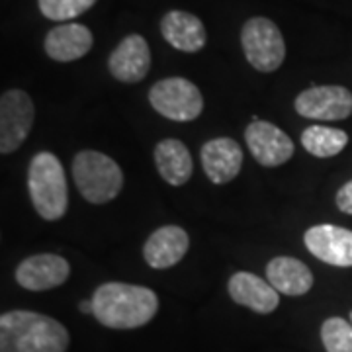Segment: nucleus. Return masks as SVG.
I'll return each mask as SVG.
<instances>
[{
  "label": "nucleus",
  "mask_w": 352,
  "mask_h": 352,
  "mask_svg": "<svg viewBox=\"0 0 352 352\" xmlns=\"http://www.w3.org/2000/svg\"><path fill=\"white\" fill-rule=\"evenodd\" d=\"M201 166L214 184H227L239 175L243 166V149L231 138H217L204 143L200 151Z\"/></svg>",
  "instance_id": "13"
},
{
  "label": "nucleus",
  "mask_w": 352,
  "mask_h": 352,
  "mask_svg": "<svg viewBox=\"0 0 352 352\" xmlns=\"http://www.w3.org/2000/svg\"><path fill=\"white\" fill-rule=\"evenodd\" d=\"M294 108L307 120L339 122L352 113V92L337 85L311 87L298 94Z\"/></svg>",
  "instance_id": "8"
},
{
  "label": "nucleus",
  "mask_w": 352,
  "mask_h": 352,
  "mask_svg": "<svg viewBox=\"0 0 352 352\" xmlns=\"http://www.w3.org/2000/svg\"><path fill=\"white\" fill-rule=\"evenodd\" d=\"M155 164L166 184L182 186L186 184L194 170L188 147L178 139H163L155 147Z\"/></svg>",
  "instance_id": "19"
},
{
  "label": "nucleus",
  "mask_w": 352,
  "mask_h": 352,
  "mask_svg": "<svg viewBox=\"0 0 352 352\" xmlns=\"http://www.w3.org/2000/svg\"><path fill=\"white\" fill-rule=\"evenodd\" d=\"M92 315L108 329H139L159 311V298L153 289L124 282H106L96 288Z\"/></svg>",
  "instance_id": "1"
},
{
  "label": "nucleus",
  "mask_w": 352,
  "mask_h": 352,
  "mask_svg": "<svg viewBox=\"0 0 352 352\" xmlns=\"http://www.w3.org/2000/svg\"><path fill=\"white\" fill-rule=\"evenodd\" d=\"M188 233L178 226H164L153 231L143 247V258L151 268L164 270L178 264L188 252Z\"/></svg>",
  "instance_id": "14"
},
{
  "label": "nucleus",
  "mask_w": 352,
  "mask_h": 352,
  "mask_svg": "<svg viewBox=\"0 0 352 352\" xmlns=\"http://www.w3.org/2000/svg\"><path fill=\"white\" fill-rule=\"evenodd\" d=\"M78 307H80V314H85V315L92 314V300H88V302H80Z\"/></svg>",
  "instance_id": "24"
},
{
  "label": "nucleus",
  "mask_w": 352,
  "mask_h": 352,
  "mask_svg": "<svg viewBox=\"0 0 352 352\" xmlns=\"http://www.w3.org/2000/svg\"><path fill=\"white\" fill-rule=\"evenodd\" d=\"M71 276V264L67 258L43 252L28 256L16 268V282L30 292H45L63 286Z\"/></svg>",
  "instance_id": "11"
},
{
  "label": "nucleus",
  "mask_w": 352,
  "mask_h": 352,
  "mask_svg": "<svg viewBox=\"0 0 352 352\" xmlns=\"http://www.w3.org/2000/svg\"><path fill=\"white\" fill-rule=\"evenodd\" d=\"M92 32L87 25L69 22L63 25H55L45 36L43 47L53 61L59 63H71L80 57H85L92 50Z\"/></svg>",
  "instance_id": "16"
},
{
  "label": "nucleus",
  "mask_w": 352,
  "mask_h": 352,
  "mask_svg": "<svg viewBox=\"0 0 352 352\" xmlns=\"http://www.w3.org/2000/svg\"><path fill=\"white\" fill-rule=\"evenodd\" d=\"M36 108L30 94L24 90H6L0 98V153L10 155L14 153L34 126Z\"/></svg>",
  "instance_id": "7"
},
{
  "label": "nucleus",
  "mask_w": 352,
  "mask_h": 352,
  "mask_svg": "<svg viewBox=\"0 0 352 352\" xmlns=\"http://www.w3.org/2000/svg\"><path fill=\"white\" fill-rule=\"evenodd\" d=\"M73 178L80 196L90 204H108L124 188V173L112 157L100 151H80L73 161Z\"/></svg>",
  "instance_id": "4"
},
{
  "label": "nucleus",
  "mask_w": 352,
  "mask_h": 352,
  "mask_svg": "<svg viewBox=\"0 0 352 352\" xmlns=\"http://www.w3.org/2000/svg\"><path fill=\"white\" fill-rule=\"evenodd\" d=\"M335 201H337V208L342 214L352 215V180L340 186L337 196H335Z\"/></svg>",
  "instance_id": "23"
},
{
  "label": "nucleus",
  "mask_w": 352,
  "mask_h": 352,
  "mask_svg": "<svg viewBox=\"0 0 352 352\" xmlns=\"http://www.w3.org/2000/svg\"><path fill=\"white\" fill-rule=\"evenodd\" d=\"M241 45L247 61L261 73H274L286 59V41L272 20L256 16L241 30Z\"/></svg>",
  "instance_id": "5"
},
{
  "label": "nucleus",
  "mask_w": 352,
  "mask_h": 352,
  "mask_svg": "<svg viewBox=\"0 0 352 352\" xmlns=\"http://www.w3.org/2000/svg\"><path fill=\"white\" fill-rule=\"evenodd\" d=\"M149 102L163 118L173 122H192L204 110L200 88L182 76H170L155 82L149 90Z\"/></svg>",
  "instance_id": "6"
},
{
  "label": "nucleus",
  "mask_w": 352,
  "mask_h": 352,
  "mask_svg": "<svg viewBox=\"0 0 352 352\" xmlns=\"http://www.w3.org/2000/svg\"><path fill=\"white\" fill-rule=\"evenodd\" d=\"M69 331L50 315L14 309L0 315V352H67Z\"/></svg>",
  "instance_id": "2"
},
{
  "label": "nucleus",
  "mask_w": 352,
  "mask_h": 352,
  "mask_svg": "<svg viewBox=\"0 0 352 352\" xmlns=\"http://www.w3.org/2000/svg\"><path fill=\"white\" fill-rule=\"evenodd\" d=\"M321 340L327 352H352V323L342 317H329L321 325Z\"/></svg>",
  "instance_id": "21"
},
{
  "label": "nucleus",
  "mask_w": 352,
  "mask_h": 352,
  "mask_svg": "<svg viewBox=\"0 0 352 352\" xmlns=\"http://www.w3.org/2000/svg\"><path fill=\"white\" fill-rule=\"evenodd\" d=\"M245 141L254 161L263 166H280L294 157V143L288 133L264 120H252L245 131Z\"/></svg>",
  "instance_id": "9"
},
{
  "label": "nucleus",
  "mask_w": 352,
  "mask_h": 352,
  "mask_svg": "<svg viewBox=\"0 0 352 352\" xmlns=\"http://www.w3.org/2000/svg\"><path fill=\"white\" fill-rule=\"evenodd\" d=\"M96 4V0H38L39 12L53 22H71Z\"/></svg>",
  "instance_id": "22"
},
{
  "label": "nucleus",
  "mask_w": 352,
  "mask_h": 352,
  "mask_svg": "<svg viewBox=\"0 0 352 352\" xmlns=\"http://www.w3.org/2000/svg\"><path fill=\"white\" fill-rule=\"evenodd\" d=\"M351 323H352V311H351Z\"/></svg>",
  "instance_id": "25"
},
{
  "label": "nucleus",
  "mask_w": 352,
  "mask_h": 352,
  "mask_svg": "<svg viewBox=\"0 0 352 352\" xmlns=\"http://www.w3.org/2000/svg\"><path fill=\"white\" fill-rule=\"evenodd\" d=\"M28 192L39 217L57 221L67 214L69 188L61 161L53 153H38L28 166Z\"/></svg>",
  "instance_id": "3"
},
{
  "label": "nucleus",
  "mask_w": 352,
  "mask_h": 352,
  "mask_svg": "<svg viewBox=\"0 0 352 352\" xmlns=\"http://www.w3.org/2000/svg\"><path fill=\"white\" fill-rule=\"evenodd\" d=\"M305 249L331 266L349 268L352 266V231L331 223L309 227L303 233Z\"/></svg>",
  "instance_id": "10"
},
{
  "label": "nucleus",
  "mask_w": 352,
  "mask_h": 352,
  "mask_svg": "<svg viewBox=\"0 0 352 352\" xmlns=\"http://www.w3.org/2000/svg\"><path fill=\"white\" fill-rule=\"evenodd\" d=\"M302 145L305 151L319 159H329L339 155L349 145V135L339 127L309 126L303 129Z\"/></svg>",
  "instance_id": "20"
},
{
  "label": "nucleus",
  "mask_w": 352,
  "mask_h": 352,
  "mask_svg": "<svg viewBox=\"0 0 352 352\" xmlns=\"http://www.w3.org/2000/svg\"><path fill=\"white\" fill-rule=\"evenodd\" d=\"M163 38L178 51L196 53L206 45V28L201 20L194 14L184 10H170L161 20Z\"/></svg>",
  "instance_id": "17"
},
{
  "label": "nucleus",
  "mask_w": 352,
  "mask_h": 352,
  "mask_svg": "<svg viewBox=\"0 0 352 352\" xmlns=\"http://www.w3.org/2000/svg\"><path fill=\"white\" fill-rule=\"evenodd\" d=\"M227 289L233 302L256 314H272L280 303V292L268 280L252 272H235L229 278Z\"/></svg>",
  "instance_id": "15"
},
{
  "label": "nucleus",
  "mask_w": 352,
  "mask_h": 352,
  "mask_svg": "<svg viewBox=\"0 0 352 352\" xmlns=\"http://www.w3.org/2000/svg\"><path fill=\"white\" fill-rule=\"evenodd\" d=\"M266 280L280 294L292 298L303 296L314 288V274L307 264L292 256H276L266 264Z\"/></svg>",
  "instance_id": "18"
},
{
  "label": "nucleus",
  "mask_w": 352,
  "mask_h": 352,
  "mask_svg": "<svg viewBox=\"0 0 352 352\" xmlns=\"http://www.w3.org/2000/svg\"><path fill=\"white\" fill-rule=\"evenodd\" d=\"M108 69L120 82H141L151 69V51L143 36L131 34L124 38L108 59Z\"/></svg>",
  "instance_id": "12"
}]
</instances>
